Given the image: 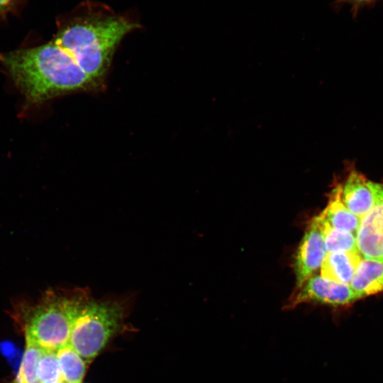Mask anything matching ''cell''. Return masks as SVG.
I'll list each match as a JSON object with an SVG mask.
<instances>
[{
  "label": "cell",
  "mask_w": 383,
  "mask_h": 383,
  "mask_svg": "<svg viewBox=\"0 0 383 383\" xmlns=\"http://www.w3.org/2000/svg\"><path fill=\"white\" fill-rule=\"evenodd\" d=\"M338 184L342 201L353 214L362 219L374 203L371 181L355 167L350 166L343 180Z\"/></svg>",
  "instance_id": "obj_8"
},
{
  "label": "cell",
  "mask_w": 383,
  "mask_h": 383,
  "mask_svg": "<svg viewBox=\"0 0 383 383\" xmlns=\"http://www.w3.org/2000/svg\"><path fill=\"white\" fill-rule=\"evenodd\" d=\"M362 258L358 252H327L320 267L321 274L326 279L350 284Z\"/></svg>",
  "instance_id": "obj_11"
},
{
  "label": "cell",
  "mask_w": 383,
  "mask_h": 383,
  "mask_svg": "<svg viewBox=\"0 0 383 383\" xmlns=\"http://www.w3.org/2000/svg\"><path fill=\"white\" fill-rule=\"evenodd\" d=\"M371 185L374 203L361 219L356 234L357 248L362 258L383 262V183L371 181Z\"/></svg>",
  "instance_id": "obj_6"
},
{
  "label": "cell",
  "mask_w": 383,
  "mask_h": 383,
  "mask_svg": "<svg viewBox=\"0 0 383 383\" xmlns=\"http://www.w3.org/2000/svg\"><path fill=\"white\" fill-rule=\"evenodd\" d=\"M350 286L360 299L383 292V262L362 258Z\"/></svg>",
  "instance_id": "obj_10"
},
{
  "label": "cell",
  "mask_w": 383,
  "mask_h": 383,
  "mask_svg": "<svg viewBox=\"0 0 383 383\" xmlns=\"http://www.w3.org/2000/svg\"><path fill=\"white\" fill-rule=\"evenodd\" d=\"M320 219L323 223L325 246L327 252H358L356 235L348 231L334 228L324 222L321 218Z\"/></svg>",
  "instance_id": "obj_14"
},
{
  "label": "cell",
  "mask_w": 383,
  "mask_h": 383,
  "mask_svg": "<svg viewBox=\"0 0 383 383\" xmlns=\"http://www.w3.org/2000/svg\"><path fill=\"white\" fill-rule=\"evenodd\" d=\"M15 383H40L37 376L39 361L45 349L28 336Z\"/></svg>",
  "instance_id": "obj_13"
},
{
  "label": "cell",
  "mask_w": 383,
  "mask_h": 383,
  "mask_svg": "<svg viewBox=\"0 0 383 383\" xmlns=\"http://www.w3.org/2000/svg\"><path fill=\"white\" fill-rule=\"evenodd\" d=\"M37 376L40 383L63 382L56 351L45 350L38 365Z\"/></svg>",
  "instance_id": "obj_15"
},
{
  "label": "cell",
  "mask_w": 383,
  "mask_h": 383,
  "mask_svg": "<svg viewBox=\"0 0 383 383\" xmlns=\"http://www.w3.org/2000/svg\"><path fill=\"white\" fill-rule=\"evenodd\" d=\"M91 299L87 288L46 292L30 309L25 323V335L45 350L57 351L69 343L75 319Z\"/></svg>",
  "instance_id": "obj_3"
},
{
  "label": "cell",
  "mask_w": 383,
  "mask_h": 383,
  "mask_svg": "<svg viewBox=\"0 0 383 383\" xmlns=\"http://www.w3.org/2000/svg\"><path fill=\"white\" fill-rule=\"evenodd\" d=\"M126 306L119 299L94 301L81 309L72 328L69 344L90 363L123 326Z\"/></svg>",
  "instance_id": "obj_4"
},
{
  "label": "cell",
  "mask_w": 383,
  "mask_h": 383,
  "mask_svg": "<svg viewBox=\"0 0 383 383\" xmlns=\"http://www.w3.org/2000/svg\"><path fill=\"white\" fill-rule=\"evenodd\" d=\"M52 41L102 86L123 38L140 25L108 6L86 1L58 21Z\"/></svg>",
  "instance_id": "obj_1"
},
{
  "label": "cell",
  "mask_w": 383,
  "mask_h": 383,
  "mask_svg": "<svg viewBox=\"0 0 383 383\" xmlns=\"http://www.w3.org/2000/svg\"><path fill=\"white\" fill-rule=\"evenodd\" d=\"M55 383H64L63 382H55Z\"/></svg>",
  "instance_id": "obj_18"
},
{
  "label": "cell",
  "mask_w": 383,
  "mask_h": 383,
  "mask_svg": "<svg viewBox=\"0 0 383 383\" xmlns=\"http://www.w3.org/2000/svg\"><path fill=\"white\" fill-rule=\"evenodd\" d=\"M57 356L64 383H82L87 363L68 343L57 351Z\"/></svg>",
  "instance_id": "obj_12"
},
{
  "label": "cell",
  "mask_w": 383,
  "mask_h": 383,
  "mask_svg": "<svg viewBox=\"0 0 383 383\" xmlns=\"http://www.w3.org/2000/svg\"><path fill=\"white\" fill-rule=\"evenodd\" d=\"M318 216L331 227L350 232L355 235L361 221V218L353 214L342 201L338 183L331 190L328 204Z\"/></svg>",
  "instance_id": "obj_9"
},
{
  "label": "cell",
  "mask_w": 383,
  "mask_h": 383,
  "mask_svg": "<svg viewBox=\"0 0 383 383\" xmlns=\"http://www.w3.org/2000/svg\"><path fill=\"white\" fill-rule=\"evenodd\" d=\"M379 1L382 0H335L333 8L335 10H339L345 4L350 5L352 16L355 18L362 9L374 5Z\"/></svg>",
  "instance_id": "obj_16"
},
{
  "label": "cell",
  "mask_w": 383,
  "mask_h": 383,
  "mask_svg": "<svg viewBox=\"0 0 383 383\" xmlns=\"http://www.w3.org/2000/svg\"><path fill=\"white\" fill-rule=\"evenodd\" d=\"M14 0H0V14L6 13L11 7Z\"/></svg>",
  "instance_id": "obj_17"
},
{
  "label": "cell",
  "mask_w": 383,
  "mask_h": 383,
  "mask_svg": "<svg viewBox=\"0 0 383 383\" xmlns=\"http://www.w3.org/2000/svg\"><path fill=\"white\" fill-rule=\"evenodd\" d=\"M326 253L323 223L317 216L309 225L296 251V290L321 267Z\"/></svg>",
  "instance_id": "obj_7"
},
{
  "label": "cell",
  "mask_w": 383,
  "mask_h": 383,
  "mask_svg": "<svg viewBox=\"0 0 383 383\" xmlns=\"http://www.w3.org/2000/svg\"><path fill=\"white\" fill-rule=\"evenodd\" d=\"M360 297L350 284L337 282L320 275L311 276L296 290L285 309H292L299 304L313 303L339 308L354 303Z\"/></svg>",
  "instance_id": "obj_5"
},
{
  "label": "cell",
  "mask_w": 383,
  "mask_h": 383,
  "mask_svg": "<svg viewBox=\"0 0 383 383\" xmlns=\"http://www.w3.org/2000/svg\"><path fill=\"white\" fill-rule=\"evenodd\" d=\"M0 62L31 104L101 88L52 40L37 47L1 52Z\"/></svg>",
  "instance_id": "obj_2"
}]
</instances>
